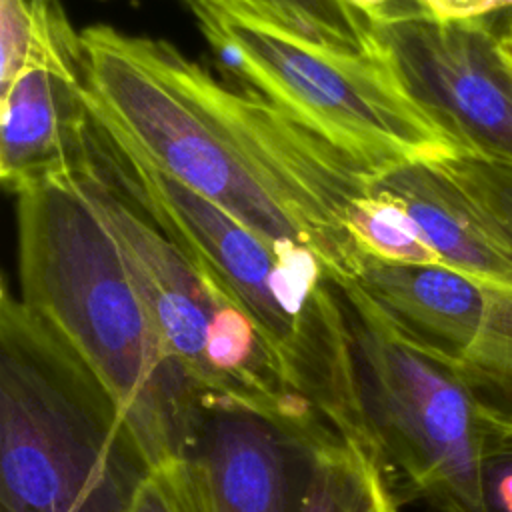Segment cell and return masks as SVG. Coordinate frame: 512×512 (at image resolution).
Instances as JSON below:
<instances>
[{
  "label": "cell",
  "instance_id": "18",
  "mask_svg": "<svg viewBox=\"0 0 512 512\" xmlns=\"http://www.w3.org/2000/svg\"><path fill=\"white\" fill-rule=\"evenodd\" d=\"M32 66L62 70L40 46L28 0H0V92Z\"/></svg>",
  "mask_w": 512,
  "mask_h": 512
},
{
  "label": "cell",
  "instance_id": "3",
  "mask_svg": "<svg viewBox=\"0 0 512 512\" xmlns=\"http://www.w3.org/2000/svg\"><path fill=\"white\" fill-rule=\"evenodd\" d=\"M150 466L118 402L4 280L0 512H126Z\"/></svg>",
  "mask_w": 512,
  "mask_h": 512
},
{
  "label": "cell",
  "instance_id": "12",
  "mask_svg": "<svg viewBox=\"0 0 512 512\" xmlns=\"http://www.w3.org/2000/svg\"><path fill=\"white\" fill-rule=\"evenodd\" d=\"M304 512H398V500L376 458L334 434L318 448Z\"/></svg>",
  "mask_w": 512,
  "mask_h": 512
},
{
  "label": "cell",
  "instance_id": "16",
  "mask_svg": "<svg viewBox=\"0 0 512 512\" xmlns=\"http://www.w3.org/2000/svg\"><path fill=\"white\" fill-rule=\"evenodd\" d=\"M126 512H206L190 460L174 456L150 466Z\"/></svg>",
  "mask_w": 512,
  "mask_h": 512
},
{
  "label": "cell",
  "instance_id": "11",
  "mask_svg": "<svg viewBox=\"0 0 512 512\" xmlns=\"http://www.w3.org/2000/svg\"><path fill=\"white\" fill-rule=\"evenodd\" d=\"M372 190L404 206L442 266L512 290V240L436 160L394 168Z\"/></svg>",
  "mask_w": 512,
  "mask_h": 512
},
{
  "label": "cell",
  "instance_id": "8",
  "mask_svg": "<svg viewBox=\"0 0 512 512\" xmlns=\"http://www.w3.org/2000/svg\"><path fill=\"white\" fill-rule=\"evenodd\" d=\"M94 200L120 242L126 266L158 324L162 340L198 394L206 366V348L218 310L234 302L204 264L174 242L122 186L104 172H72Z\"/></svg>",
  "mask_w": 512,
  "mask_h": 512
},
{
  "label": "cell",
  "instance_id": "20",
  "mask_svg": "<svg viewBox=\"0 0 512 512\" xmlns=\"http://www.w3.org/2000/svg\"><path fill=\"white\" fill-rule=\"evenodd\" d=\"M492 22H494V28L498 32L500 46H502V52L506 56V62L512 68V10H506L502 14L492 16Z\"/></svg>",
  "mask_w": 512,
  "mask_h": 512
},
{
  "label": "cell",
  "instance_id": "5",
  "mask_svg": "<svg viewBox=\"0 0 512 512\" xmlns=\"http://www.w3.org/2000/svg\"><path fill=\"white\" fill-rule=\"evenodd\" d=\"M336 288L372 456L396 500L480 512L484 406L454 366L404 340L356 284Z\"/></svg>",
  "mask_w": 512,
  "mask_h": 512
},
{
  "label": "cell",
  "instance_id": "15",
  "mask_svg": "<svg viewBox=\"0 0 512 512\" xmlns=\"http://www.w3.org/2000/svg\"><path fill=\"white\" fill-rule=\"evenodd\" d=\"M436 162L500 224V228L512 240V168L484 162L466 154L444 156ZM488 412L512 420V392Z\"/></svg>",
  "mask_w": 512,
  "mask_h": 512
},
{
  "label": "cell",
  "instance_id": "17",
  "mask_svg": "<svg viewBox=\"0 0 512 512\" xmlns=\"http://www.w3.org/2000/svg\"><path fill=\"white\" fill-rule=\"evenodd\" d=\"M480 512H512V420L484 408Z\"/></svg>",
  "mask_w": 512,
  "mask_h": 512
},
{
  "label": "cell",
  "instance_id": "10",
  "mask_svg": "<svg viewBox=\"0 0 512 512\" xmlns=\"http://www.w3.org/2000/svg\"><path fill=\"white\" fill-rule=\"evenodd\" d=\"M0 178L12 192L100 162L84 78L32 66L0 92Z\"/></svg>",
  "mask_w": 512,
  "mask_h": 512
},
{
  "label": "cell",
  "instance_id": "2",
  "mask_svg": "<svg viewBox=\"0 0 512 512\" xmlns=\"http://www.w3.org/2000/svg\"><path fill=\"white\" fill-rule=\"evenodd\" d=\"M14 196L20 300L118 402L152 466L184 456L202 402L94 200L72 172Z\"/></svg>",
  "mask_w": 512,
  "mask_h": 512
},
{
  "label": "cell",
  "instance_id": "14",
  "mask_svg": "<svg viewBox=\"0 0 512 512\" xmlns=\"http://www.w3.org/2000/svg\"><path fill=\"white\" fill-rule=\"evenodd\" d=\"M346 228L364 256L390 264H440L404 206L382 192L356 200L346 212Z\"/></svg>",
  "mask_w": 512,
  "mask_h": 512
},
{
  "label": "cell",
  "instance_id": "7",
  "mask_svg": "<svg viewBox=\"0 0 512 512\" xmlns=\"http://www.w3.org/2000/svg\"><path fill=\"white\" fill-rule=\"evenodd\" d=\"M336 432L202 402L186 450L206 512H304L320 444Z\"/></svg>",
  "mask_w": 512,
  "mask_h": 512
},
{
  "label": "cell",
  "instance_id": "13",
  "mask_svg": "<svg viewBox=\"0 0 512 512\" xmlns=\"http://www.w3.org/2000/svg\"><path fill=\"white\" fill-rule=\"evenodd\" d=\"M212 4L260 18L304 40L370 54L376 44L368 20L344 0H208Z\"/></svg>",
  "mask_w": 512,
  "mask_h": 512
},
{
  "label": "cell",
  "instance_id": "6",
  "mask_svg": "<svg viewBox=\"0 0 512 512\" xmlns=\"http://www.w3.org/2000/svg\"><path fill=\"white\" fill-rule=\"evenodd\" d=\"M368 24L406 92L460 154L512 168V68L492 16L446 22L418 10Z\"/></svg>",
  "mask_w": 512,
  "mask_h": 512
},
{
  "label": "cell",
  "instance_id": "9",
  "mask_svg": "<svg viewBox=\"0 0 512 512\" xmlns=\"http://www.w3.org/2000/svg\"><path fill=\"white\" fill-rule=\"evenodd\" d=\"M350 282L404 340L456 370L476 354L502 290L440 264H390L370 256H362Z\"/></svg>",
  "mask_w": 512,
  "mask_h": 512
},
{
  "label": "cell",
  "instance_id": "19",
  "mask_svg": "<svg viewBox=\"0 0 512 512\" xmlns=\"http://www.w3.org/2000/svg\"><path fill=\"white\" fill-rule=\"evenodd\" d=\"M436 20H476L512 10V0H416Z\"/></svg>",
  "mask_w": 512,
  "mask_h": 512
},
{
  "label": "cell",
  "instance_id": "1",
  "mask_svg": "<svg viewBox=\"0 0 512 512\" xmlns=\"http://www.w3.org/2000/svg\"><path fill=\"white\" fill-rule=\"evenodd\" d=\"M94 122L242 222L274 250H310L334 284L362 252L348 208L378 178L252 88H230L168 40L80 30Z\"/></svg>",
  "mask_w": 512,
  "mask_h": 512
},
{
  "label": "cell",
  "instance_id": "4",
  "mask_svg": "<svg viewBox=\"0 0 512 512\" xmlns=\"http://www.w3.org/2000/svg\"><path fill=\"white\" fill-rule=\"evenodd\" d=\"M220 64L288 116L382 176L460 154L406 92L384 52L354 54L208 0H186Z\"/></svg>",
  "mask_w": 512,
  "mask_h": 512
}]
</instances>
